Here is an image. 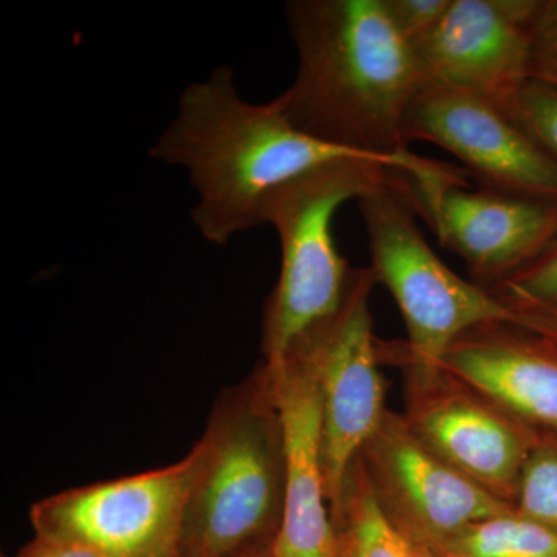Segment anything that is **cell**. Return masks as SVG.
<instances>
[{
	"mask_svg": "<svg viewBox=\"0 0 557 557\" xmlns=\"http://www.w3.org/2000/svg\"><path fill=\"white\" fill-rule=\"evenodd\" d=\"M298 51L295 83L273 102L302 134L408 164L417 182L463 177L410 152L405 126L428 83L383 0H293L285 7Z\"/></svg>",
	"mask_w": 557,
	"mask_h": 557,
	"instance_id": "1",
	"label": "cell"
},
{
	"mask_svg": "<svg viewBox=\"0 0 557 557\" xmlns=\"http://www.w3.org/2000/svg\"><path fill=\"white\" fill-rule=\"evenodd\" d=\"M149 156L188 171L199 196L190 219L201 237L214 245L230 244L237 234L263 226V201L274 189L332 161H379L418 178L408 164L302 134L273 101H245L226 65L180 94L177 113Z\"/></svg>",
	"mask_w": 557,
	"mask_h": 557,
	"instance_id": "2",
	"label": "cell"
},
{
	"mask_svg": "<svg viewBox=\"0 0 557 557\" xmlns=\"http://www.w3.org/2000/svg\"><path fill=\"white\" fill-rule=\"evenodd\" d=\"M193 453L178 557L270 553L284 518L285 449L263 364L220 394Z\"/></svg>",
	"mask_w": 557,
	"mask_h": 557,
	"instance_id": "3",
	"label": "cell"
},
{
	"mask_svg": "<svg viewBox=\"0 0 557 557\" xmlns=\"http://www.w3.org/2000/svg\"><path fill=\"white\" fill-rule=\"evenodd\" d=\"M379 161H332L278 186L263 201V225L276 230L282 262L263 314V361L276 362L338 313L355 270L336 249L333 219L394 174Z\"/></svg>",
	"mask_w": 557,
	"mask_h": 557,
	"instance_id": "4",
	"label": "cell"
},
{
	"mask_svg": "<svg viewBox=\"0 0 557 557\" xmlns=\"http://www.w3.org/2000/svg\"><path fill=\"white\" fill-rule=\"evenodd\" d=\"M408 175L395 171L358 200L376 282L394 296L409 341L403 364L416 375L442 372L446 351L469 330L486 324L533 327V318L457 276L429 247L417 225Z\"/></svg>",
	"mask_w": 557,
	"mask_h": 557,
	"instance_id": "5",
	"label": "cell"
},
{
	"mask_svg": "<svg viewBox=\"0 0 557 557\" xmlns=\"http://www.w3.org/2000/svg\"><path fill=\"white\" fill-rule=\"evenodd\" d=\"M194 467L190 450L170 467L53 494L33 505V527L109 557H178Z\"/></svg>",
	"mask_w": 557,
	"mask_h": 557,
	"instance_id": "6",
	"label": "cell"
},
{
	"mask_svg": "<svg viewBox=\"0 0 557 557\" xmlns=\"http://www.w3.org/2000/svg\"><path fill=\"white\" fill-rule=\"evenodd\" d=\"M376 284L372 269L355 270L338 313L300 338L309 344L321 392L322 467L329 509L338 502L348 469L387 410L370 311V295Z\"/></svg>",
	"mask_w": 557,
	"mask_h": 557,
	"instance_id": "7",
	"label": "cell"
},
{
	"mask_svg": "<svg viewBox=\"0 0 557 557\" xmlns=\"http://www.w3.org/2000/svg\"><path fill=\"white\" fill-rule=\"evenodd\" d=\"M406 141L448 150L480 189L557 207V161L496 106L428 81L410 106Z\"/></svg>",
	"mask_w": 557,
	"mask_h": 557,
	"instance_id": "8",
	"label": "cell"
},
{
	"mask_svg": "<svg viewBox=\"0 0 557 557\" xmlns=\"http://www.w3.org/2000/svg\"><path fill=\"white\" fill-rule=\"evenodd\" d=\"M359 457L391 519L431 547H442L480 520L516 511L432 453L405 416L392 410Z\"/></svg>",
	"mask_w": 557,
	"mask_h": 557,
	"instance_id": "9",
	"label": "cell"
},
{
	"mask_svg": "<svg viewBox=\"0 0 557 557\" xmlns=\"http://www.w3.org/2000/svg\"><path fill=\"white\" fill-rule=\"evenodd\" d=\"M405 418L446 463L516 508L520 475L536 448L523 424L449 373H406Z\"/></svg>",
	"mask_w": 557,
	"mask_h": 557,
	"instance_id": "10",
	"label": "cell"
},
{
	"mask_svg": "<svg viewBox=\"0 0 557 557\" xmlns=\"http://www.w3.org/2000/svg\"><path fill=\"white\" fill-rule=\"evenodd\" d=\"M418 215L487 289L541 258L557 236V207L468 185L408 177Z\"/></svg>",
	"mask_w": 557,
	"mask_h": 557,
	"instance_id": "11",
	"label": "cell"
},
{
	"mask_svg": "<svg viewBox=\"0 0 557 557\" xmlns=\"http://www.w3.org/2000/svg\"><path fill=\"white\" fill-rule=\"evenodd\" d=\"M539 2L450 0L413 53L428 81L467 91L511 116L531 79L530 25Z\"/></svg>",
	"mask_w": 557,
	"mask_h": 557,
	"instance_id": "12",
	"label": "cell"
},
{
	"mask_svg": "<svg viewBox=\"0 0 557 557\" xmlns=\"http://www.w3.org/2000/svg\"><path fill=\"white\" fill-rule=\"evenodd\" d=\"M273 384L285 449V504L273 557H336L322 467V403L304 339L276 362L263 361Z\"/></svg>",
	"mask_w": 557,
	"mask_h": 557,
	"instance_id": "13",
	"label": "cell"
},
{
	"mask_svg": "<svg viewBox=\"0 0 557 557\" xmlns=\"http://www.w3.org/2000/svg\"><path fill=\"white\" fill-rule=\"evenodd\" d=\"M520 329L498 322L469 330L446 351L442 370L523 426L557 431V359Z\"/></svg>",
	"mask_w": 557,
	"mask_h": 557,
	"instance_id": "14",
	"label": "cell"
},
{
	"mask_svg": "<svg viewBox=\"0 0 557 557\" xmlns=\"http://www.w3.org/2000/svg\"><path fill=\"white\" fill-rule=\"evenodd\" d=\"M330 518L336 557H413L409 539L387 515L359 456Z\"/></svg>",
	"mask_w": 557,
	"mask_h": 557,
	"instance_id": "15",
	"label": "cell"
},
{
	"mask_svg": "<svg viewBox=\"0 0 557 557\" xmlns=\"http://www.w3.org/2000/svg\"><path fill=\"white\" fill-rule=\"evenodd\" d=\"M434 549L443 557H557V533L511 511L472 523Z\"/></svg>",
	"mask_w": 557,
	"mask_h": 557,
	"instance_id": "16",
	"label": "cell"
},
{
	"mask_svg": "<svg viewBox=\"0 0 557 557\" xmlns=\"http://www.w3.org/2000/svg\"><path fill=\"white\" fill-rule=\"evenodd\" d=\"M516 511L557 533V450L536 446L520 475Z\"/></svg>",
	"mask_w": 557,
	"mask_h": 557,
	"instance_id": "17",
	"label": "cell"
},
{
	"mask_svg": "<svg viewBox=\"0 0 557 557\" xmlns=\"http://www.w3.org/2000/svg\"><path fill=\"white\" fill-rule=\"evenodd\" d=\"M490 292L516 310L557 306V249L505 278Z\"/></svg>",
	"mask_w": 557,
	"mask_h": 557,
	"instance_id": "18",
	"label": "cell"
},
{
	"mask_svg": "<svg viewBox=\"0 0 557 557\" xmlns=\"http://www.w3.org/2000/svg\"><path fill=\"white\" fill-rule=\"evenodd\" d=\"M511 119L557 161V86L528 79L519 91Z\"/></svg>",
	"mask_w": 557,
	"mask_h": 557,
	"instance_id": "19",
	"label": "cell"
},
{
	"mask_svg": "<svg viewBox=\"0 0 557 557\" xmlns=\"http://www.w3.org/2000/svg\"><path fill=\"white\" fill-rule=\"evenodd\" d=\"M383 3L392 24L413 49L434 32L450 0H383Z\"/></svg>",
	"mask_w": 557,
	"mask_h": 557,
	"instance_id": "20",
	"label": "cell"
},
{
	"mask_svg": "<svg viewBox=\"0 0 557 557\" xmlns=\"http://www.w3.org/2000/svg\"><path fill=\"white\" fill-rule=\"evenodd\" d=\"M20 557H109L98 549L76 542L61 541V539L38 536L22 549Z\"/></svg>",
	"mask_w": 557,
	"mask_h": 557,
	"instance_id": "21",
	"label": "cell"
},
{
	"mask_svg": "<svg viewBox=\"0 0 557 557\" xmlns=\"http://www.w3.org/2000/svg\"><path fill=\"white\" fill-rule=\"evenodd\" d=\"M406 537L409 539L410 545H412L413 557H443L431 545H428L426 542L409 536V534H406Z\"/></svg>",
	"mask_w": 557,
	"mask_h": 557,
	"instance_id": "22",
	"label": "cell"
},
{
	"mask_svg": "<svg viewBox=\"0 0 557 557\" xmlns=\"http://www.w3.org/2000/svg\"><path fill=\"white\" fill-rule=\"evenodd\" d=\"M249 557H273V555H271V552H270V553H262V555H256V556H249Z\"/></svg>",
	"mask_w": 557,
	"mask_h": 557,
	"instance_id": "23",
	"label": "cell"
},
{
	"mask_svg": "<svg viewBox=\"0 0 557 557\" xmlns=\"http://www.w3.org/2000/svg\"><path fill=\"white\" fill-rule=\"evenodd\" d=\"M555 307H557V306H555ZM556 317H557V310H556Z\"/></svg>",
	"mask_w": 557,
	"mask_h": 557,
	"instance_id": "24",
	"label": "cell"
}]
</instances>
